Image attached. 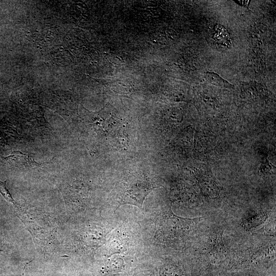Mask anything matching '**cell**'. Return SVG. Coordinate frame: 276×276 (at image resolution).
Segmentation results:
<instances>
[{"mask_svg":"<svg viewBox=\"0 0 276 276\" xmlns=\"http://www.w3.org/2000/svg\"><path fill=\"white\" fill-rule=\"evenodd\" d=\"M119 191V206L132 204L141 209L147 195L154 188L145 174L134 173L125 177Z\"/></svg>","mask_w":276,"mask_h":276,"instance_id":"obj_1","label":"cell"},{"mask_svg":"<svg viewBox=\"0 0 276 276\" xmlns=\"http://www.w3.org/2000/svg\"><path fill=\"white\" fill-rule=\"evenodd\" d=\"M13 154L7 158L14 161V163L19 167H40L41 166L39 163L34 160L31 153L17 151H14Z\"/></svg>","mask_w":276,"mask_h":276,"instance_id":"obj_2","label":"cell"},{"mask_svg":"<svg viewBox=\"0 0 276 276\" xmlns=\"http://www.w3.org/2000/svg\"><path fill=\"white\" fill-rule=\"evenodd\" d=\"M204 77L208 82L216 86L228 88L234 87L232 84L214 72H205Z\"/></svg>","mask_w":276,"mask_h":276,"instance_id":"obj_3","label":"cell"},{"mask_svg":"<svg viewBox=\"0 0 276 276\" xmlns=\"http://www.w3.org/2000/svg\"><path fill=\"white\" fill-rule=\"evenodd\" d=\"M216 29L219 35L215 32L214 38L218 42H222L221 43L228 44L230 43L229 37L227 33L226 30L221 26H216Z\"/></svg>","mask_w":276,"mask_h":276,"instance_id":"obj_4","label":"cell"},{"mask_svg":"<svg viewBox=\"0 0 276 276\" xmlns=\"http://www.w3.org/2000/svg\"><path fill=\"white\" fill-rule=\"evenodd\" d=\"M0 193L6 200L16 205V203L6 186V181H0Z\"/></svg>","mask_w":276,"mask_h":276,"instance_id":"obj_5","label":"cell"},{"mask_svg":"<svg viewBox=\"0 0 276 276\" xmlns=\"http://www.w3.org/2000/svg\"><path fill=\"white\" fill-rule=\"evenodd\" d=\"M236 2L241 6L248 8L250 3V1H237Z\"/></svg>","mask_w":276,"mask_h":276,"instance_id":"obj_6","label":"cell"}]
</instances>
